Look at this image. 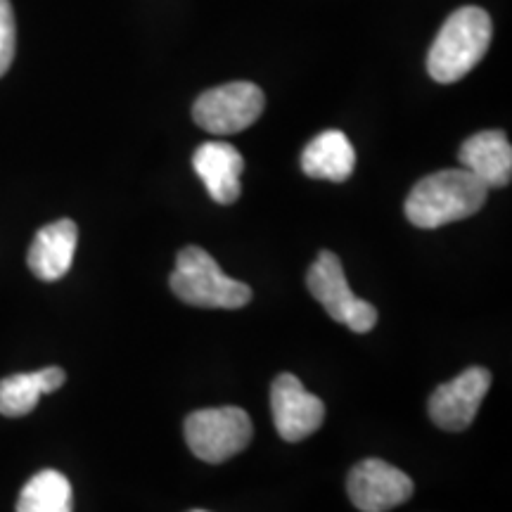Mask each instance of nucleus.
<instances>
[{
  "instance_id": "obj_10",
  "label": "nucleus",
  "mask_w": 512,
  "mask_h": 512,
  "mask_svg": "<svg viewBox=\"0 0 512 512\" xmlns=\"http://www.w3.org/2000/svg\"><path fill=\"white\" fill-rule=\"evenodd\" d=\"M197 176L207 185L211 200L219 204L238 202L242 185L240 176L245 169V159L230 143L221 140H209L197 147L195 157H192Z\"/></svg>"
},
{
  "instance_id": "obj_18",
  "label": "nucleus",
  "mask_w": 512,
  "mask_h": 512,
  "mask_svg": "<svg viewBox=\"0 0 512 512\" xmlns=\"http://www.w3.org/2000/svg\"><path fill=\"white\" fill-rule=\"evenodd\" d=\"M192 512H207V510H192Z\"/></svg>"
},
{
  "instance_id": "obj_2",
  "label": "nucleus",
  "mask_w": 512,
  "mask_h": 512,
  "mask_svg": "<svg viewBox=\"0 0 512 512\" xmlns=\"http://www.w3.org/2000/svg\"><path fill=\"white\" fill-rule=\"evenodd\" d=\"M494 27L482 8L467 5L441 24L427 55V72L437 83H456L484 60Z\"/></svg>"
},
{
  "instance_id": "obj_3",
  "label": "nucleus",
  "mask_w": 512,
  "mask_h": 512,
  "mask_svg": "<svg viewBox=\"0 0 512 512\" xmlns=\"http://www.w3.org/2000/svg\"><path fill=\"white\" fill-rule=\"evenodd\" d=\"M169 285L183 304L200 309H242L252 302V287L228 278L214 256L202 247H185L178 252Z\"/></svg>"
},
{
  "instance_id": "obj_14",
  "label": "nucleus",
  "mask_w": 512,
  "mask_h": 512,
  "mask_svg": "<svg viewBox=\"0 0 512 512\" xmlns=\"http://www.w3.org/2000/svg\"><path fill=\"white\" fill-rule=\"evenodd\" d=\"M72 508V484L57 470L36 472L17 498V512H72Z\"/></svg>"
},
{
  "instance_id": "obj_12",
  "label": "nucleus",
  "mask_w": 512,
  "mask_h": 512,
  "mask_svg": "<svg viewBox=\"0 0 512 512\" xmlns=\"http://www.w3.org/2000/svg\"><path fill=\"white\" fill-rule=\"evenodd\" d=\"M460 164L486 188H503L512 178V147L503 131H482L460 147Z\"/></svg>"
},
{
  "instance_id": "obj_15",
  "label": "nucleus",
  "mask_w": 512,
  "mask_h": 512,
  "mask_svg": "<svg viewBox=\"0 0 512 512\" xmlns=\"http://www.w3.org/2000/svg\"><path fill=\"white\" fill-rule=\"evenodd\" d=\"M43 396L41 380L36 373H17L0 380V415L5 418H22L36 408Z\"/></svg>"
},
{
  "instance_id": "obj_5",
  "label": "nucleus",
  "mask_w": 512,
  "mask_h": 512,
  "mask_svg": "<svg viewBox=\"0 0 512 512\" xmlns=\"http://www.w3.org/2000/svg\"><path fill=\"white\" fill-rule=\"evenodd\" d=\"M306 287L311 297L328 311V316L337 323L347 325L349 330L370 332L377 323V309L370 302L358 299L347 283L342 261L337 254L320 252L306 275Z\"/></svg>"
},
{
  "instance_id": "obj_11",
  "label": "nucleus",
  "mask_w": 512,
  "mask_h": 512,
  "mask_svg": "<svg viewBox=\"0 0 512 512\" xmlns=\"http://www.w3.org/2000/svg\"><path fill=\"white\" fill-rule=\"evenodd\" d=\"M76 245H79V228L72 219H60L43 226L36 233L27 254L31 273L46 283L64 278L72 268Z\"/></svg>"
},
{
  "instance_id": "obj_16",
  "label": "nucleus",
  "mask_w": 512,
  "mask_h": 512,
  "mask_svg": "<svg viewBox=\"0 0 512 512\" xmlns=\"http://www.w3.org/2000/svg\"><path fill=\"white\" fill-rule=\"evenodd\" d=\"M15 43V12H12L10 0H0V76H5L15 60Z\"/></svg>"
},
{
  "instance_id": "obj_4",
  "label": "nucleus",
  "mask_w": 512,
  "mask_h": 512,
  "mask_svg": "<svg viewBox=\"0 0 512 512\" xmlns=\"http://www.w3.org/2000/svg\"><path fill=\"white\" fill-rule=\"evenodd\" d=\"M185 441L204 463H226L252 441V418L235 406L202 408L185 418Z\"/></svg>"
},
{
  "instance_id": "obj_13",
  "label": "nucleus",
  "mask_w": 512,
  "mask_h": 512,
  "mask_svg": "<svg viewBox=\"0 0 512 512\" xmlns=\"http://www.w3.org/2000/svg\"><path fill=\"white\" fill-rule=\"evenodd\" d=\"M356 152L342 131H323L302 152V171L309 178L344 183L354 174Z\"/></svg>"
},
{
  "instance_id": "obj_9",
  "label": "nucleus",
  "mask_w": 512,
  "mask_h": 512,
  "mask_svg": "<svg viewBox=\"0 0 512 512\" xmlns=\"http://www.w3.org/2000/svg\"><path fill=\"white\" fill-rule=\"evenodd\" d=\"M491 387V373L484 368H467L456 380L439 384L430 396V418L446 432H463L472 425Z\"/></svg>"
},
{
  "instance_id": "obj_6",
  "label": "nucleus",
  "mask_w": 512,
  "mask_h": 512,
  "mask_svg": "<svg viewBox=\"0 0 512 512\" xmlns=\"http://www.w3.org/2000/svg\"><path fill=\"white\" fill-rule=\"evenodd\" d=\"M264 107V91L256 83L233 81L202 93L192 107V119L214 136H233L252 126Z\"/></svg>"
},
{
  "instance_id": "obj_17",
  "label": "nucleus",
  "mask_w": 512,
  "mask_h": 512,
  "mask_svg": "<svg viewBox=\"0 0 512 512\" xmlns=\"http://www.w3.org/2000/svg\"><path fill=\"white\" fill-rule=\"evenodd\" d=\"M38 380H41L43 394H53V392H57V389L62 387L64 380H67V375H64L62 368L50 366V368L38 370Z\"/></svg>"
},
{
  "instance_id": "obj_8",
  "label": "nucleus",
  "mask_w": 512,
  "mask_h": 512,
  "mask_svg": "<svg viewBox=\"0 0 512 512\" xmlns=\"http://www.w3.org/2000/svg\"><path fill=\"white\" fill-rule=\"evenodd\" d=\"M271 411L275 430L290 444L311 437L325 420V403L306 392L302 380L292 373H283L273 380Z\"/></svg>"
},
{
  "instance_id": "obj_1",
  "label": "nucleus",
  "mask_w": 512,
  "mask_h": 512,
  "mask_svg": "<svg viewBox=\"0 0 512 512\" xmlns=\"http://www.w3.org/2000/svg\"><path fill=\"white\" fill-rule=\"evenodd\" d=\"M489 188L465 169H446L422 178L406 200V219L418 228H439L475 216Z\"/></svg>"
},
{
  "instance_id": "obj_7",
  "label": "nucleus",
  "mask_w": 512,
  "mask_h": 512,
  "mask_svg": "<svg viewBox=\"0 0 512 512\" xmlns=\"http://www.w3.org/2000/svg\"><path fill=\"white\" fill-rule=\"evenodd\" d=\"M347 491L361 512H389L413 496V479L380 458H368L349 472Z\"/></svg>"
}]
</instances>
